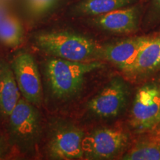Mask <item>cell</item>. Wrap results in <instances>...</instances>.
<instances>
[{
	"label": "cell",
	"mask_w": 160,
	"mask_h": 160,
	"mask_svg": "<svg viewBox=\"0 0 160 160\" xmlns=\"http://www.w3.org/2000/svg\"><path fill=\"white\" fill-rule=\"evenodd\" d=\"M123 159L128 160H160V146L139 145L124 156Z\"/></svg>",
	"instance_id": "15"
},
{
	"label": "cell",
	"mask_w": 160,
	"mask_h": 160,
	"mask_svg": "<svg viewBox=\"0 0 160 160\" xmlns=\"http://www.w3.org/2000/svg\"><path fill=\"white\" fill-rule=\"evenodd\" d=\"M160 67V37L147 39L130 72L147 73Z\"/></svg>",
	"instance_id": "12"
},
{
	"label": "cell",
	"mask_w": 160,
	"mask_h": 160,
	"mask_svg": "<svg viewBox=\"0 0 160 160\" xmlns=\"http://www.w3.org/2000/svg\"><path fill=\"white\" fill-rule=\"evenodd\" d=\"M34 42L47 54L74 62H87L102 49L93 40L66 31L41 32L36 34Z\"/></svg>",
	"instance_id": "2"
},
{
	"label": "cell",
	"mask_w": 160,
	"mask_h": 160,
	"mask_svg": "<svg viewBox=\"0 0 160 160\" xmlns=\"http://www.w3.org/2000/svg\"><path fill=\"white\" fill-rule=\"evenodd\" d=\"M159 146H160V145H159Z\"/></svg>",
	"instance_id": "20"
},
{
	"label": "cell",
	"mask_w": 160,
	"mask_h": 160,
	"mask_svg": "<svg viewBox=\"0 0 160 160\" xmlns=\"http://www.w3.org/2000/svg\"><path fill=\"white\" fill-rule=\"evenodd\" d=\"M57 0H25V5L31 14L39 17L53 9Z\"/></svg>",
	"instance_id": "16"
},
{
	"label": "cell",
	"mask_w": 160,
	"mask_h": 160,
	"mask_svg": "<svg viewBox=\"0 0 160 160\" xmlns=\"http://www.w3.org/2000/svg\"><path fill=\"white\" fill-rule=\"evenodd\" d=\"M153 5L154 11L160 16V0H153Z\"/></svg>",
	"instance_id": "19"
},
{
	"label": "cell",
	"mask_w": 160,
	"mask_h": 160,
	"mask_svg": "<svg viewBox=\"0 0 160 160\" xmlns=\"http://www.w3.org/2000/svg\"><path fill=\"white\" fill-rule=\"evenodd\" d=\"M84 132L74 126L57 123L50 131L47 152L53 159H83Z\"/></svg>",
	"instance_id": "5"
},
{
	"label": "cell",
	"mask_w": 160,
	"mask_h": 160,
	"mask_svg": "<svg viewBox=\"0 0 160 160\" xmlns=\"http://www.w3.org/2000/svg\"><path fill=\"white\" fill-rule=\"evenodd\" d=\"M102 68L97 62H74L53 57L44 65L45 82L52 97L67 100L79 94L86 75Z\"/></svg>",
	"instance_id": "1"
},
{
	"label": "cell",
	"mask_w": 160,
	"mask_h": 160,
	"mask_svg": "<svg viewBox=\"0 0 160 160\" xmlns=\"http://www.w3.org/2000/svg\"><path fill=\"white\" fill-rule=\"evenodd\" d=\"M131 124L139 130L153 128L160 120V91L154 85L139 90L133 102Z\"/></svg>",
	"instance_id": "7"
},
{
	"label": "cell",
	"mask_w": 160,
	"mask_h": 160,
	"mask_svg": "<svg viewBox=\"0 0 160 160\" xmlns=\"http://www.w3.org/2000/svg\"><path fill=\"white\" fill-rule=\"evenodd\" d=\"M127 91L122 82L114 79L88 102L93 114L101 118L114 117L125 105Z\"/></svg>",
	"instance_id": "8"
},
{
	"label": "cell",
	"mask_w": 160,
	"mask_h": 160,
	"mask_svg": "<svg viewBox=\"0 0 160 160\" xmlns=\"http://www.w3.org/2000/svg\"><path fill=\"white\" fill-rule=\"evenodd\" d=\"M139 12L137 8H119L97 16L93 22L100 28L115 33H127L137 28Z\"/></svg>",
	"instance_id": "11"
},
{
	"label": "cell",
	"mask_w": 160,
	"mask_h": 160,
	"mask_svg": "<svg viewBox=\"0 0 160 160\" xmlns=\"http://www.w3.org/2000/svg\"><path fill=\"white\" fill-rule=\"evenodd\" d=\"M12 141L22 152L33 151L42 134L39 111L24 98H20L8 119Z\"/></svg>",
	"instance_id": "3"
},
{
	"label": "cell",
	"mask_w": 160,
	"mask_h": 160,
	"mask_svg": "<svg viewBox=\"0 0 160 160\" xmlns=\"http://www.w3.org/2000/svg\"><path fill=\"white\" fill-rule=\"evenodd\" d=\"M20 98L11 65L0 58V121H8Z\"/></svg>",
	"instance_id": "9"
},
{
	"label": "cell",
	"mask_w": 160,
	"mask_h": 160,
	"mask_svg": "<svg viewBox=\"0 0 160 160\" xmlns=\"http://www.w3.org/2000/svg\"><path fill=\"white\" fill-rule=\"evenodd\" d=\"M135 0H82L76 11L85 15L99 16L114 10L122 8Z\"/></svg>",
	"instance_id": "14"
},
{
	"label": "cell",
	"mask_w": 160,
	"mask_h": 160,
	"mask_svg": "<svg viewBox=\"0 0 160 160\" xmlns=\"http://www.w3.org/2000/svg\"><path fill=\"white\" fill-rule=\"evenodd\" d=\"M9 13H11V12L9 11V7L8 5V2L0 0V21L3 18H5Z\"/></svg>",
	"instance_id": "18"
},
{
	"label": "cell",
	"mask_w": 160,
	"mask_h": 160,
	"mask_svg": "<svg viewBox=\"0 0 160 160\" xmlns=\"http://www.w3.org/2000/svg\"><path fill=\"white\" fill-rule=\"evenodd\" d=\"M8 151V145L2 136L0 135V159H3Z\"/></svg>",
	"instance_id": "17"
},
{
	"label": "cell",
	"mask_w": 160,
	"mask_h": 160,
	"mask_svg": "<svg viewBox=\"0 0 160 160\" xmlns=\"http://www.w3.org/2000/svg\"><path fill=\"white\" fill-rule=\"evenodd\" d=\"M146 38H133L101 49L100 53L106 59L111 62L121 69L130 71L135 63L140 48Z\"/></svg>",
	"instance_id": "10"
},
{
	"label": "cell",
	"mask_w": 160,
	"mask_h": 160,
	"mask_svg": "<svg viewBox=\"0 0 160 160\" xmlns=\"http://www.w3.org/2000/svg\"><path fill=\"white\" fill-rule=\"evenodd\" d=\"M24 31L21 22L9 13L0 21V42L7 47L17 48L22 43Z\"/></svg>",
	"instance_id": "13"
},
{
	"label": "cell",
	"mask_w": 160,
	"mask_h": 160,
	"mask_svg": "<svg viewBox=\"0 0 160 160\" xmlns=\"http://www.w3.org/2000/svg\"><path fill=\"white\" fill-rule=\"evenodd\" d=\"M127 140L125 133L119 130L97 129L84 137V157L92 159H108L123 148Z\"/></svg>",
	"instance_id": "6"
},
{
	"label": "cell",
	"mask_w": 160,
	"mask_h": 160,
	"mask_svg": "<svg viewBox=\"0 0 160 160\" xmlns=\"http://www.w3.org/2000/svg\"><path fill=\"white\" fill-rule=\"evenodd\" d=\"M11 67L22 96L29 102L40 105L43 90L37 64L31 53L20 51L13 58Z\"/></svg>",
	"instance_id": "4"
}]
</instances>
